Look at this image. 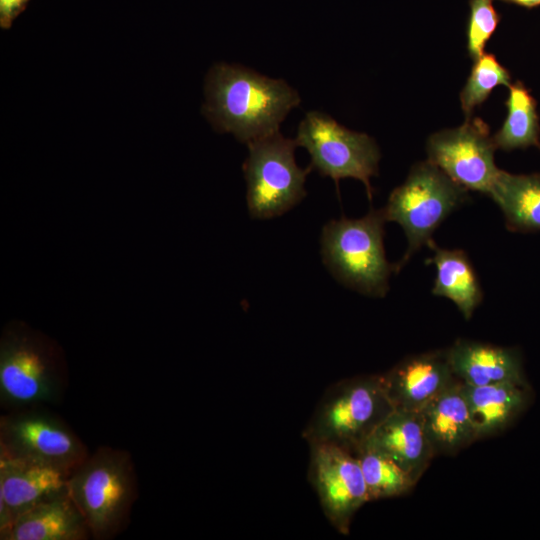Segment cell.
Instances as JSON below:
<instances>
[{
  "instance_id": "obj_4",
  "label": "cell",
  "mask_w": 540,
  "mask_h": 540,
  "mask_svg": "<svg viewBox=\"0 0 540 540\" xmlns=\"http://www.w3.org/2000/svg\"><path fill=\"white\" fill-rule=\"evenodd\" d=\"M381 209H370L361 218L345 216L327 222L321 232L324 265L342 285L371 297H384L395 265L385 254Z\"/></svg>"
},
{
  "instance_id": "obj_10",
  "label": "cell",
  "mask_w": 540,
  "mask_h": 540,
  "mask_svg": "<svg viewBox=\"0 0 540 540\" xmlns=\"http://www.w3.org/2000/svg\"><path fill=\"white\" fill-rule=\"evenodd\" d=\"M496 149L488 125L472 117L457 128L432 134L426 146L427 160L451 180L486 195L500 171L494 161Z\"/></svg>"
},
{
  "instance_id": "obj_17",
  "label": "cell",
  "mask_w": 540,
  "mask_h": 540,
  "mask_svg": "<svg viewBox=\"0 0 540 540\" xmlns=\"http://www.w3.org/2000/svg\"><path fill=\"white\" fill-rule=\"evenodd\" d=\"M90 537L87 523L66 489L20 515L6 540H86Z\"/></svg>"
},
{
  "instance_id": "obj_16",
  "label": "cell",
  "mask_w": 540,
  "mask_h": 540,
  "mask_svg": "<svg viewBox=\"0 0 540 540\" xmlns=\"http://www.w3.org/2000/svg\"><path fill=\"white\" fill-rule=\"evenodd\" d=\"M421 416L435 455L455 454L476 441L464 385L457 381L432 400Z\"/></svg>"
},
{
  "instance_id": "obj_11",
  "label": "cell",
  "mask_w": 540,
  "mask_h": 540,
  "mask_svg": "<svg viewBox=\"0 0 540 540\" xmlns=\"http://www.w3.org/2000/svg\"><path fill=\"white\" fill-rule=\"evenodd\" d=\"M309 448L308 480L328 521L347 535L355 513L370 501L358 458L333 444L313 443Z\"/></svg>"
},
{
  "instance_id": "obj_25",
  "label": "cell",
  "mask_w": 540,
  "mask_h": 540,
  "mask_svg": "<svg viewBox=\"0 0 540 540\" xmlns=\"http://www.w3.org/2000/svg\"><path fill=\"white\" fill-rule=\"evenodd\" d=\"M30 0H0V26L8 29Z\"/></svg>"
},
{
  "instance_id": "obj_13",
  "label": "cell",
  "mask_w": 540,
  "mask_h": 540,
  "mask_svg": "<svg viewBox=\"0 0 540 540\" xmlns=\"http://www.w3.org/2000/svg\"><path fill=\"white\" fill-rule=\"evenodd\" d=\"M68 473L0 454V539L15 520L42 500L67 489Z\"/></svg>"
},
{
  "instance_id": "obj_23",
  "label": "cell",
  "mask_w": 540,
  "mask_h": 540,
  "mask_svg": "<svg viewBox=\"0 0 540 540\" xmlns=\"http://www.w3.org/2000/svg\"><path fill=\"white\" fill-rule=\"evenodd\" d=\"M510 73L502 66L495 55L484 53L474 61L470 76L460 94L461 107L466 119L480 106L499 85L508 86Z\"/></svg>"
},
{
  "instance_id": "obj_19",
  "label": "cell",
  "mask_w": 540,
  "mask_h": 540,
  "mask_svg": "<svg viewBox=\"0 0 540 540\" xmlns=\"http://www.w3.org/2000/svg\"><path fill=\"white\" fill-rule=\"evenodd\" d=\"M433 256L426 262L436 268L432 293L450 299L464 316L470 319L483 299V291L475 269L465 251L440 248L431 241Z\"/></svg>"
},
{
  "instance_id": "obj_27",
  "label": "cell",
  "mask_w": 540,
  "mask_h": 540,
  "mask_svg": "<svg viewBox=\"0 0 540 540\" xmlns=\"http://www.w3.org/2000/svg\"><path fill=\"white\" fill-rule=\"evenodd\" d=\"M538 147H539V149H540V143H539Z\"/></svg>"
},
{
  "instance_id": "obj_7",
  "label": "cell",
  "mask_w": 540,
  "mask_h": 540,
  "mask_svg": "<svg viewBox=\"0 0 540 540\" xmlns=\"http://www.w3.org/2000/svg\"><path fill=\"white\" fill-rule=\"evenodd\" d=\"M243 164L247 185L246 201L254 219H271L296 206L306 195V176L311 168H300L295 161L294 139L279 131L247 144Z\"/></svg>"
},
{
  "instance_id": "obj_22",
  "label": "cell",
  "mask_w": 540,
  "mask_h": 540,
  "mask_svg": "<svg viewBox=\"0 0 540 540\" xmlns=\"http://www.w3.org/2000/svg\"><path fill=\"white\" fill-rule=\"evenodd\" d=\"M354 454L358 458L370 501L405 495L417 483L394 460L374 449L362 446Z\"/></svg>"
},
{
  "instance_id": "obj_14",
  "label": "cell",
  "mask_w": 540,
  "mask_h": 540,
  "mask_svg": "<svg viewBox=\"0 0 540 540\" xmlns=\"http://www.w3.org/2000/svg\"><path fill=\"white\" fill-rule=\"evenodd\" d=\"M362 446L388 456L416 481L435 456L425 433L421 412L414 411L394 409Z\"/></svg>"
},
{
  "instance_id": "obj_18",
  "label": "cell",
  "mask_w": 540,
  "mask_h": 540,
  "mask_svg": "<svg viewBox=\"0 0 540 540\" xmlns=\"http://www.w3.org/2000/svg\"><path fill=\"white\" fill-rule=\"evenodd\" d=\"M464 391L477 440L505 430L530 400L527 382L464 385Z\"/></svg>"
},
{
  "instance_id": "obj_26",
  "label": "cell",
  "mask_w": 540,
  "mask_h": 540,
  "mask_svg": "<svg viewBox=\"0 0 540 540\" xmlns=\"http://www.w3.org/2000/svg\"><path fill=\"white\" fill-rule=\"evenodd\" d=\"M523 8L532 9L540 6V0H500Z\"/></svg>"
},
{
  "instance_id": "obj_2",
  "label": "cell",
  "mask_w": 540,
  "mask_h": 540,
  "mask_svg": "<svg viewBox=\"0 0 540 540\" xmlns=\"http://www.w3.org/2000/svg\"><path fill=\"white\" fill-rule=\"evenodd\" d=\"M67 492L92 538L115 537L125 527L137 497L131 455L110 446L98 447L69 475Z\"/></svg>"
},
{
  "instance_id": "obj_3",
  "label": "cell",
  "mask_w": 540,
  "mask_h": 540,
  "mask_svg": "<svg viewBox=\"0 0 540 540\" xmlns=\"http://www.w3.org/2000/svg\"><path fill=\"white\" fill-rule=\"evenodd\" d=\"M66 374L59 349L22 323L7 326L0 341V403L7 411L61 399Z\"/></svg>"
},
{
  "instance_id": "obj_6",
  "label": "cell",
  "mask_w": 540,
  "mask_h": 540,
  "mask_svg": "<svg viewBox=\"0 0 540 540\" xmlns=\"http://www.w3.org/2000/svg\"><path fill=\"white\" fill-rule=\"evenodd\" d=\"M467 191L428 160L411 168L404 183L390 193L382 208L386 221L399 224L407 238V250L395 264V272L422 246L433 241L434 231L468 200Z\"/></svg>"
},
{
  "instance_id": "obj_24",
  "label": "cell",
  "mask_w": 540,
  "mask_h": 540,
  "mask_svg": "<svg viewBox=\"0 0 540 540\" xmlns=\"http://www.w3.org/2000/svg\"><path fill=\"white\" fill-rule=\"evenodd\" d=\"M493 1L469 0L467 49L474 61L484 54L485 45L496 31L501 19Z\"/></svg>"
},
{
  "instance_id": "obj_8",
  "label": "cell",
  "mask_w": 540,
  "mask_h": 540,
  "mask_svg": "<svg viewBox=\"0 0 540 540\" xmlns=\"http://www.w3.org/2000/svg\"><path fill=\"white\" fill-rule=\"evenodd\" d=\"M311 157L309 167L336 183L343 178L360 180L369 200L373 189L370 179L378 174L380 151L373 138L339 124L320 111L307 112L294 139Z\"/></svg>"
},
{
  "instance_id": "obj_15",
  "label": "cell",
  "mask_w": 540,
  "mask_h": 540,
  "mask_svg": "<svg viewBox=\"0 0 540 540\" xmlns=\"http://www.w3.org/2000/svg\"><path fill=\"white\" fill-rule=\"evenodd\" d=\"M455 377L467 386L526 382L520 354L512 348L459 339L447 349Z\"/></svg>"
},
{
  "instance_id": "obj_5",
  "label": "cell",
  "mask_w": 540,
  "mask_h": 540,
  "mask_svg": "<svg viewBox=\"0 0 540 540\" xmlns=\"http://www.w3.org/2000/svg\"><path fill=\"white\" fill-rule=\"evenodd\" d=\"M393 411L381 375L345 379L325 391L302 436L355 453Z\"/></svg>"
},
{
  "instance_id": "obj_12",
  "label": "cell",
  "mask_w": 540,
  "mask_h": 540,
  "mask_svg": "<svg viewBox=\"0 0 540 540\" xmlns=\"http://www.w3.org/2000/svg\"><path fill=\"white\" fill-rule=\"evenodd\" d=\"M394 409L421 412L432 400L459 381L447 349L409 356L381 375Z\"/></svg>"
},
{
  "instance_id": "obj_1",
  "label": "cell",
  "mask_w": 540,
  "mask_h": 540,
  "mask_svg": "<svg viewBox=\"0 0 540 540\" xmlns=\"http://www.w3.org/2000/svg\"><path fill=\"white\" fill-rule=\"evenodd\" d=\"M202 113L219 133L248 144L279 131L301 98L283 79H274L239 64L217 63L205 78Z\"/></svg>"
},
{
  "instance_id": "obj_21",
  "label": "cell",
  "mask_w": 540,
  "mask_h": 540,
  "mask_svg": "<svg viewBox=\"0 0 540 540\" xmlns=\"http://www.w3.org/2000/svg\"><path fill=\"white\" fill-rule=\"evenodd\" d=\"M508 88L507 117L492 136L496 148L512 151L538 146L540 126L535 99L520 81L510 84Z\"/></svg>"
},
{
  "instance_id": "obj_9",
  "label": "cell",
  "mask_w": 540,
  "mask_h": 540,
  "mask_svg": "<svg viewBox=\"0 0 540 540\" xmlns=\"http://www.w3.org/2000/svg\"><path fill=\"white\" fill-rule=\"evenodd\" d=\"M0 454L71 474L89 455L59 417L41 407L8 411L0 418Z\"/></svg>"
},
{
  "instance_id": "obj_20",
  "label": "cell",
  "mask_w": 540,
  "mask_h": 540,
  "mask_svg": "<svg viewBox=\"0 0 540 540\" xmlns=\"http://www.w3.org/2000/svg\"><path fill=\"white\" fill-rule=\"evenodd\" d=\"M501 209L509 231H540V174L499 171L488 194Z\"/></svg>"
}]
</instances>
